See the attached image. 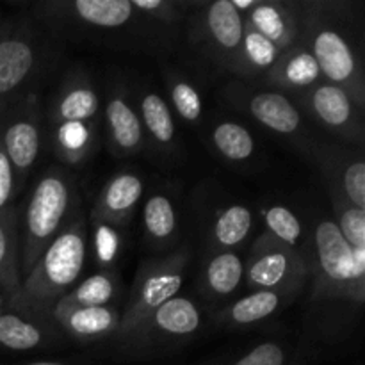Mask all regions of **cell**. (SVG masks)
Here are the masks:
<instances>
[{
	"mask_svg": "<svg viewBox=\"0 0 365 365\" xmlns=\"http://www.w3.org/2000/svg\"><path fill=\"white\" fill-rule=\"evenodd\" d=\"M307 262L317 327L323 337H337L365 303V252L349 248L334 221L323 217L312 230Z\"/></svg>",
	"mask_w": 365,
	"mask_h": 365,
	"instance_id": "6da1fadb",
	"label": "cell"
},
{
	"mask_svg": "<svg viewBox=\"0 0 365 365\" xmlns=\"http://www.w3.org/2000/svg\"><path fill=\"white\" fill-rule=\"evenodd\" d=\"M32 13L50 32L118 48L153 50L168 45L166 27L146 20L134 0H46Z\"/></svg>",
	"mask_w": 365,
	"mask_h": 365,
	"instance_id": "7a4b0ae2",
	"label": "cell"
},
{
	"mask_svg": "<svg viewBox=\"0 0 365 365\" xmlns=\"http://www.w3.org/2000/svg\"><path fill=\"white\" fill-rule=\"evenodd\" d=\"M88 257V221L78 212L21 278L20 287L6 298V310L52 321V309L78 282Z\"/></svg>",
	"mask_w": 365,
	"mask_h": 365,
	"instance_id": "3957f363",
	"label": "cell"
},
{
	"mask_svg": "<svg viewBox=\"0 0 365 365\" xmlns=\"http://www.w3.org/2000/svg\"><path fill=\"white\" fill-rule=\"evenodd\" d=\"M348 2L303 0L302 38L319 66L323 81L344 89L355 106L365 110V78L362 50L353 41Z\"/></svg>",
	"mask_w": 365,
	"mask_h": 365,
	"instance_id": "277c9868",
	"label": "cell"
},
{
	"mask_svg": "<svg viewBox=\"0 0 365 365\" xmlns=\"http://www.w3.org/2000/svg\"><path fill=\"white\" fill-rule=\"evenodd\" d=\"M78 212L75 177L63 168H48L32 187L24 214L18 216L21 278Z\"/></svg>",
	"mask_w": 365,
	"mask_h": 365,
	"instance_id": "5b68a950",
	"label": "cell"
},
{
	"mask_svg": "<svg viewBox=\"0 0 365 365\" xmlns=\"http://www.w3.org/2000/svg\"><path fill=\"white\" fill-rule=\"evenodd\" d=\"M302 2L255 0L242 14V41L232 73L239 81H264L278 57L302 38Z\"/></svg>",
	"mask_w": 365,
	"mask_h": 365,
	"instance_id": "8992f818",
	"label": "cell"
},
{
	"mask_svg": "<svg viewBox=\"0 0 365 365\" xmlns=\"http://www.w3.org/2000/svg\"><path fill=\"white\" fill-rule=\"evenodd\" d=\"M202 330V310L185 296H175L150 312L128 334L113 341L114 359L145 362L163 359L187 346Z\"/></svg>",
	"mask_w": 365,
	"mask_h": 365,
	"instance_id": "52a82bcc",
	"label": "cell"
},
{
	"mask_svg": "<svg viewBox=\"0 0 365 365\" xmlns=\"http://www.w3.org/2000/svg\"><path fill=\"white\" fill-rule=\"evenodd\" d=\"M191 250L187 246L163 257L143 260L135 271L123 314H120V327L109 342L123 337L150 312L178 296L187 274Z\"/></svg>",
	"mask_w": 365,
	"mask_h": 365,
	"instance_id": "ba28073f",
	"label": "cell"
},
{
	"mask_svg": "<svg viewBox=\"0 0 365 365\" xmlns=\"http://www.w3.org/2000/svg\"><path fill=\"white\" fill-rule=\"evenodd\" d=\"M189 41L223 73H232L242 41V14L232 0L195 2L189 14Z\"/></svg>",
	"mask_w": 365,
	"mask_h": 365,
	"instance_id": "9c48e42d",
	"label": "cell"
},
{
	"mask_svg": "<svg viewBox=\"0 0 365 365\" xmlns=\"http://www.w3.org/2000/svg\"><path fill=\"white\" fill-rule=\"evenodd\" d=\"M309 277L307 255L264 232L250 250L242 284L250 291H277L296 298L309 284Z\"/></svg>",
	"mask_w": 365,
	"mask_h": 365,
	"instance_id": "30bf717a",
	"label": "cell"
},
{
	"mask_svg": "<svg viewBox=\"0 0 365 365\" xmlns=\"http://www.w3.org/2000/svg\"><path fill=\"white\" fill-rule=\"evenodd\" d=\"M43 143V110L38 95L25 91L0 113V145L9 159L16 191L27 180Z\"/></svg>",
	"mask_w": 365,
	"mask_h": 365,
	"instance_id": "8fae6325",
	"label": "cell"
},
{
	"mask_svg": "<svg viewBox=\"0 0 365 365\" xmlns=\"http://www.w3.org/2000/svg\"><path fill=\"white\" fill-rule=\"evenodd\" d=\"M38 34L27 21H0V113L24 95L41 66Z\"/></svg>",
	"mask_w": 365,
	"mask_h": 365,
	"instance_id": "7c38bea8",
	"label": "cell"
},
{
	"mask_svg": "<svg viewBox=\"0 0 365 365\" xmlns=\"http://www.w3.org/2000/svg\"><path fill=\"white\" fill-rule=\"evenodd\" d=\"M291 100L299 113L312 118L324 130L355 145L364 143V110L339 86L321 81L312 88L294 93Z\"/></svg>",
	"mask_w": 365,
	"mask_h": 365,
	"instance_id": "4fadbf2b",
	"label": "cell"
},
{
	"mask_svg": "<svg viewBox=\"0 0 365 365\" xmlns=\"http://www.w3.org/2000/svg\"><path fill=\"white\" fill-rule=\"evenodd\" d=\"M221 102L245 113L257 123L282 135L302 130V113L291 96L274 89H259L245 81H232L221 89Z\"/></svg>",
	"mask_w": 365,
	"mask_h": 365,
	"instance_id": "5bb4252c",
	"label": "cell"
},
{
	"mask_svg": "<svg viewBox=\"0 0 365 365\" xmlns=\"http://www.w3.org/2000/svg\"><path fill=\"white\" fill-rule=\"evenodd\" d=\"M298 148L323 175V184L339 189L353 205L365 209V164L360 152L328 141H303Z\"/></svg>",
	"mask_w": 365,
	"mask_h": 365,
	"instance_id": "9a60e30c",
	"label": "cell"
},
{
	"mask_svg": "<svg viewBox=\"0 0 365 365\" xmlns=\"http://www.w3.org/2000/svg\"><path fill=\"white\" fill-rule=\"evenodd\" d=\"M107 150L116 159L135 155L145 148V132L139 120L138 106L125 81L110 86L103 110Z\"/></svg>",
	"mask_w": 365,
	"mask_h": 365,
	"instance_id": "2e32d148",
	"label": "cell"
},
{
	"mask_svg": "<svg viewBox=\"0 0 365 365\" xmlns=\"http://www.w3.org/2000/svg\"><path fill=\"white\" fill-rule=\"evenodd\" d=\"M100 95L95 82L84 68H77L63 78L59 88L50 96L46 107L48 127L64 121L98 123Z\"/></svg>",
	"mask_w": 365,
	"mask_h": 365,
	"instance_id": "e0dca14e",
	"label": "cell"
},
{
	"mask_svg": "<svg viewBox=\"0 0 365 365\" xmlns=\"http://www.w3.org/2000/svg\"><path fill=\"white\" fill-rule=\"evenodd\" d=\"M143 196V178L132 170H123L113 175L93 207L91 220L106 221L118 230L125 228L134 217L135 209Z\"/></svg>",
	"mask_w": 365,
	"mask_h": 365,
	"instance_id": "ac0fdd59",
	"label": "cell"
},
{
	"mask_svg": "<svg viewBox=\"0 0 365 365\" xmlns=\"http://www.w3.org/2000/svg\"><path fill=\"white\" fill-rule=\"evenodd\" d=\"M52 321L78 344H93L113 339L120 327V310L113 305L53 309Z\"/></svg>",
	"mask_w": 365,
	"mask_h": 365,
	"instance_id": "d6986e66",
	"label": "cell"
},
{
	"mask_svg": "<svg viewBox=\"0 0 365 365\" xmlns=\"http://www.w3.org/2000/svg\"><path fill=\"white\" fill-rule=\"evenodd\" d=\"M253 230V214L242 203L216 205L203 216V234L209 250L235 252Z\"/></svg>",
	"mask_w": 365,
	"mask_h": 365,
	"instance_id": "ffe728a7",
	"label": "cell"
},
{
	"mask_svg": "<svg viewBox=\"0 0 365 365\" xmlns=\"http://www.w3.org/2000/svg\"><path fill=\"white\" fill-rule=\"evenodd\" d=\"M321 81H323V75L316 59L309 52V48L302 41H298L292 48L278 57L262 82L271 86L274 91L294 95L303 89L312 88Z\"/></svg>",
	"mask_w": 365,
	"mask_h": 365,
	"instance_id": "44dd1931",
	"label": "cell"
},
{
	"mask_svg": "<svg viewBox=\"0 0 365 365\" xmlns=\"http://www.w3.org/2000/svg\"><path fill=\"white\" fill-rule=\"evenodd\" d=\"M135 106L145 138L148 135L150 141L164 155L177 152V123L168 100L155 89L143 88Z\"/></svg>",
	"mask_w": 365,
	"mask_h": 365,
	"instance_id": "7402d4cb",
	"label": "cell"
},
{
	"mask_svg": "<svg viewBox=\"0 0 365 365\" xmlns=\"http://www.w3.org/2000/svg\"><path fill=\"white\" fill-rule=\"evenodd\" d=\"M245 260L237 252L209 250L202 264L200 289L212 302H227L242 285Z\"/></svg>",
	"mask_w": 365,
	"mask_h": 365,
	"instance_id": "603a6c76",
	"label": "cell"
},
{
	"mask_svg": "<svg viewBox=\"0 0 365 365\" xmlns=\"http://www.w3.org/2000/svg\"><path fill=\"white\" fill-rule=\"evenodd\" d=\"M292 296L277 291H252L250 294L228 303L217 312V323L227 328H248L273 317Z\"/></svg>",
	"mask_w": 365,
	"mask_h": 365,
	"instance_id": "cb8c5ba5",
	"label": "cell"
},
{
	"mask_svg": "<svg viewBox=\"0 0 365 365\" xmlns=\"http://www.w3.org/2000/svg\"><path fill=\"white\" fill-rule=\"evenodd\" d=\"M50 145L57 159L70 166L88 163L98 143V123L64 121L48 127Z\"/></svg>",
	"mask_w": 365,
	"mask_h": 365,
	"instance_id": "d4e9b609",
	"label": "cell"
},
{
	"mask_svg": "<svg viewBox=\"0 0 365 365\" xmlns=\"http://www.w3.org/2000/svg\"><path fill=\"white\" fill-rule=\"evenodd\" d=\"M56 324L4 309L0 312V349L31 351L52 344Z\"/></svg>",
	"mask_w": 365,
	"mask_h": 365,
	"instance_id": "484cf974",
	"label": "cell"
},
{
	"mask_svg": "<svg viewBox=\"0 0 365 365\" xmlns=\"http://www.w3.org/2000/svg\"><path fill=\"white\" fill-rule=\"evenodd\" d=\"M143 230L146 246L155 252L171 248L178 237L177 205L166 192H153L143 209Z\"/></svg>",
	"mask_w": 365,
	"mask_h": 365,
	"instance_id": "4316f807",
	"label": "cell"
},
{
	"mask_svg": "<svg viewBox=\"0 0 365 365\" xmlns=\"http://www.w3.org/2000/svg\"><path fill=\"white\" fill-rule=\"evenodd\" d=\"M20 274V234L13 207L0 214V294L9 298L18 291Z\"/></svg>",
	"mask_w": 365,
	"mask_h": 365,
	"instance_id": "83f0119b",
	"label": "cell"
},
{
	"mask_svg": "<svg viewBox=\"0 0 365 365\" xmlns=\"http://www.w3.org/2000/svg\"><path fill=\"white\" fill-rule=\"evenodd\" d=\"M120 280L114 271H100L86 280L75 284L53 309H84V307H106L116 299ZM52 309V310H53Z\"/></svg>",
	"mask_w": 365,
	"mask_h": 365,
	"instance_id": "f1b7e54d",
	"label": "cell"
},
{
	"mask_svg": "<svg viewBox=\"0 0 365 365\" xmlns=\"http://www.w3.org/2000/svg\"><path fill=\"white\" fill-rule=\"evenodd\" d=\"M166 88L170 95L171 113L191 127L200 128L203 121V100L198 86L185 77L182 71L170 70L166 73Z\"/></svg>",
	"mask_w": 365,
	"mask_h": 365,
	"instance_id": "f546056e",
	"label": "cell"
},
{
	"mask_svg": "<svg viewBox=\"0 0 365 365\" xmlns=\"http://www.w3.org/2000/svg\"><path fill=\"white\" fill-rule=\"evenodd\" d=\"M210 145L221 159L232 164L246 163L255 153V139L248 128L230 120H221L214 125Z\"/></svg>",
	"mask_w": 365,
	"mask_h": 365,
	"instance_id": "4dcf8cb0",
	"label": "cell"
},
{
	"mask_svg": "<svg viewBox=\"0 0 365 365\" xmlns=\"http://www.w3.org/2000/svg\"><path fill=\"white\" fill-rule=\"evenodd\" d=\"M334 209V223L351 250L365 252V209L353 205L339 189L324 185Z\"/></svg>",
	"mask_w": 365,
	"mask_h": 365,
	"instance_id": "1f68e13d",
	"label": "cell"
},
{
	"mask_svg": "<svg viewBox=\"0 0 365 365\" xmlns=\"http://www.w3.org/2000/svg\"><path fill=\"white\" fill-rule=\"evenodd\" d=\"M260 216H262L267 234L305 255L302 250L303 225L298 214L292 212L285 205H267L260 209Z\"/></svg>",
	"mask_w": 365,
	"mask_h": 365,
	"instance_id": "d6a6232c",
	"label": "cell"
},
{
	"mask_svg": "<svg viewBox=\"0 0 365 365\" xmlns=\"http://www.w3.org/2000/svg\"><path fill=\"white\" fill-rule=\"evenodd\" d=\"M195 2L185 0H134V6L146 20L160 25V27H175L180 24L187 11L192 9Z\"/></svg>",
	"mask_w": 365,
	"mask_h": 365,
	"instance_id": "836d02e7",
	"label": "cell"
},
{
	"mask_svg": "<svg viewBox=\"0 0 365 365\" xmlns=\"http://www.w3.org/2000/svg\"><path fill=\"white\" fill-rule=\"evenodd\" d=\"M93 227V252L96 264L102 271H113L114 262L120 253V230L106 221L91 220Z\"/></svg>",
	"mask_w": 365,
	"mask_h": 365,
	"instance_id": "e575fe53",
	"label": "cell"
},
{
	"mask_svg": "<svg viewBox=\"0 0 365 365\" xmlns=\"http://www.w3.org/2000/svg\"><path fill=\"white\" fill-rule=\"evenodd\" d=\"M285 360H287V355H285L284 346L274 341H267L242 353L241 356L230 360H217V362L205 365H285Z\"/></svg>",
	"mask_w": 365,
	"mask_h": 365,
	"instance_id": "d590c367",
	"label": "cell"
},
{
	"mask_svg": "<svg viewBox=\"0 0 365 365\" xmlns=\"http://www.w3.org/2000/svg\"><path fill=\"white\" fill-rule=\"evenodd\" d=\"M16 192V180H14V171L0 145V214L9 209V203Z\"/></svg>",
	"mask_w": 365,
	"mask_h": 365,
	"instance_id": "8d00e7d4",
	"label": "cell"
},
{
	"mask_svg": "<svg viewBox=\"0 0 365 365\" xmlns=\"http://www.w3.org/2000/svg\"><path fill=\"white\" fill-rule=\"evenodd\" d=\"M21 365H68V364L53 362V360H39V362H29V364H21Z\"/></svg>",
	"mask_w": 365,
	"mask_h": 365,
	"instance_id": "74e56055",
	"label": "cell"
},
{
	"mask_svg": "<svg viewBox=\"0 0 365 365\" xmlns=\"http://www.w3.org/2000/svg\"><path fill=\"white\" fill-rule=\"evenodd\" d=\"M4 309H6V296L0 294V312H2Z\"/></svg>",
	"mask_w": 365,
	"mask_h": 365,
	"instance_id": "f35d334b",
	"label": "cell"
}]
</instances>
